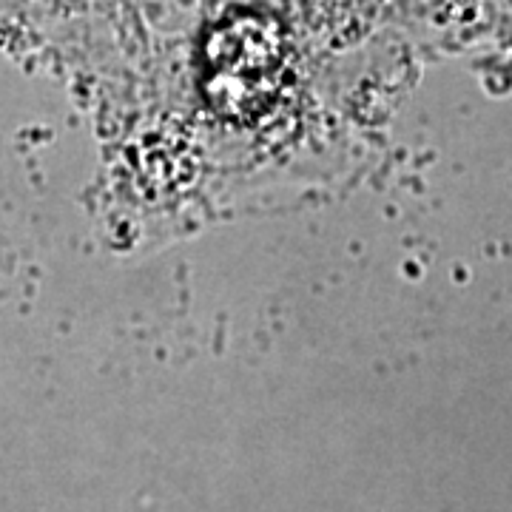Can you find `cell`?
<instances>
[{
    "label": "cell",
    "mask_w": 512,
    "mask_h": 512,
    "mask_svg": "<svg viewBox=\"0 0 512 512\" xmlns=\"http://www.w3.org/2000/svg\"><path fill=\"white\" fill-rule=\"evenodd\" d=\"M291 72V46L282 23L256 12L220 20L202 46L205 100L231 120H254L274 106Z\"/></svg>",
    "instance_id": "obj_1"
}]
</instances>
